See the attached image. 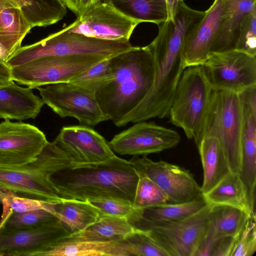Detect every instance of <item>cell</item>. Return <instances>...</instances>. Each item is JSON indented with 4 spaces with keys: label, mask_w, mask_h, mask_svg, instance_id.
I'll use <instances>...</instances> for the list:
<instances>
[{
    "label": "cell",
    "mask_w": 256,
    "mask_h": 256,
    "mask_svg": "<svg viewBox=\"0 0 256 256\" xmlns=\"http://www.w3.org/2000/svg\"><path fill=\"white\" fill-rule=\"evenodd\" d=\"M14 82L11 68L6 62H0V87L8 86Z\"/></svg>",
    "instance_id": "cell-41"
},
{
    "label": "cell",
    "mask_w": 256,
    "mask_h": 256,
    "mask_svg": "<svg viewBox=\"0 0 256 256\" xmlns=\"http://www.w3.org/2000/svg\"><path fill=\"white\" fill-rule=\"evenodd\" d=\"M137 183L133 202L134 209H142L169 203L164 192L150 178L138 173Z\"/></svg>",
    "instance_id": "cell-33"
},
{
    "label": "cell",
    "mask_w": 256,
    "mask_h": 256,
    "mask_svg": "<svg viewBox=\"0 0 256 256\" xmlns=\"http://www.w3.org/2000/svg\"><path fill=\"white\" fill-rule=\"evenodd\" d=\"M12 6H18V4L12 0H0V16L2 12L6 8Z\"/></svg>",
    "instance_id": "cell-43"
},
{
    "label": "cell",
    "mask_w": 256,
    "mask_h": 256,
    "mask_svg": "<svg viewBox=\"0 0 256 256\" xmlns=\"http://www.w3.org/2000/svg\"><path fill=\"white\" fill-rule=\"evenodd\" d=\"M138 177L129 160L116 156L98 163L72 164L52 173L48 179L63 199L112 198L132 204Z\"/></svg>",
    "instance_id": "cell-1"
},
{
    "label": "cell",
    "mask_w": 256,
    "mask_h": 256,
    "mask_svg": "<svg viewBox=\"0 0 256 256\" xmlns=\"http://www.w3.org/2000/svg\"><path fill=\"white\" fill-rule=\"evenodd\" d=\"M250 215L233 206H212L210 230L216 239L228 236H236L242 230Z\"/></svg>",
    "instance_id": "cell-30"
},
{
    "label": "cell",
    "mask_w": 256,
    "mask_h": 256,
    "mask_svg": "<svg viewBox=\"0 0 256 256\" xmlns=\"http://www.w3.org/2000/svg\"><path fill=\"white\" fill-rule=\"evenodd\" d=\"M113 78L96 92L108 120L116 126L142 100L154 80L152 50L149 45L133 46L109 58Z\"/></svg>",
    "instance_id": "cell-2"
},
{
    "label": "cell",
    "mask_w": 256,
    "mask_h": 256,
    "mask_svg": "<svg viewBox=\"0 0 256 256\" xmlns=\"http://www.w3.org/2000/svg\"><path fill=\"white\" fill-rule=\"evenodd\" d=\"M102 215L126 218L132 213V203L126 200L107 198L88 200Z\"/></svg>",
    "instance_id": "cell-37"
},
{
    "label": "cell",
    "mask_w": 256,
    "mask_h": 256,
    "mask_svg": "<svg viewBox=\"0 0 256 256\" xmlns=\"http://www.w3.org/2000/svg\"><path fill=\"white\" fill-rule=\"evenodd\" d=\"M113 77L114 72L110 60L107 58L90 67L68 82L96 94Z\"/></svg>",
    "instance_id": "cell-32"
},
{
    "label": "cell",
    "mask_w": 256,
    "mask_h": 256,
    "mask_svg": "<svg viewBox=\"0 0 256 256\" xmlns=\"http://www.w3.org/2000/svg\"><path fill=\"white\" fill-rule=\"evenodd\" d=\"M224 18L222 0H214L202 19L184 39L182 55L186 68L201 66L208 58L222 28Z\"/></svg>",
    "instance_id": "cell-17"
},
{
    "label": "cell",
    "mask_w": 256,
    "mask_h": 256,
    "mask_svg": "<svg viewBox=\"0 0 256 256\" xmlns=\"http://www.w3.org/2000/svg\"><path fill=\"white\" fill-rule=\"evenodd\" d=\"M201 66L214 90L240 94L256 86V56L235 49L211 52Z\"/></svg>",
    "instance_id": "cell-9"
},
{
    "label": "cell",
    "mask_w": 256,
    "mask_h": 256,
    "mask_svg": "<svg viewBox=\"0 0 256 256\" xmlns=\"http://www.w3.org/2000/svg\"><path fill=\"white\" fill-rule=\"evenodd\" d=\"M48 142L36 126L6 119L0 123V166H20L30 163Z\"/></svg>",
    "instance_id": "cell-13"
},
{
    "label": "cell",
    "mask_w": 256,
    "mask_h": 256,
    "mask_svg": "<svg viewBox=\"0 0 256 256\" xmlns=\"http://www.w3.org/2000/svg\"><path fill=\"white\" fill-rule=\"evenodd\" d=\"M207 204L238 208L248 214H255L248 190L240 173L230 171L215 186L202 194Z\"/></svg>",
    "instance_id": "cell-21"
},
{
    "label": "cell",
    "mask_w": 256,
    "mask_h": 256,
    "mask_svg": "<svg viewBox=\"0 0 256 256\" xmlns=\"http://www.w3.org/2000/svg\"><path fill=\"white\" fill-rule=\"evenodd\" d=\"M216 240L210 228L198 245L194 256H212Z\"/></svg>",
    "instance_id": "cell-40"
},
{
    "label": "cell",
    "mask_w": 256,
    "mask_h": 256,
    "mask_svg": "<svg viewBox=\"0 0 256 256\" xmlns=\"http://www.w3.org/2000/svg\"><path fill=\"white\" fill-rule=\"evenodd\" d=\"M72 164L53 141L48 142L32 162L20 166H0V190L15 196L56 203L62 200L48 178Z\"/></svg>",
    "instance_id": "cell-3"
},
{
    "label": "cell",
    "mask_w": 256,
    "mask_h": 256,
    "mask_svg": "<svg viewBox=\"0 0 256 256\" xmlns=\"http://www.w3.org/2000/svg\"><path fill=\"white\" fill-rule=\"evenodd\" d=\"M4 62V61H2V60H1L0 59V62Z\"/></svg>",
    "instance_id": "cell-45"
},
{
    "label": "cell",
    "mask_w": 256,
    "mask_h": 256,
    "mask_svg": "<svg viewBox=\"0 0 256 256\" xmlns=\"http://www.w3.org/2000/svg\"><path fill=\"white\" fill-rule=\"evenodd\" d=\"M36 89L44 104L62 118H74L87 126H95L108 120L95 93L68 82L50 84Z\"/></svg>",
    "instance_id": "cell-10"
},
{
    "label": "cell",
    "mask_w": 256,
    "mask_h": 256,
    "mask_svg": "<svg viewBox=\"0 0 256 256\" xmlns=\"http://www.w3.org/2000/svg\"><path fill=\"white\" fill-rule=\"evenodd\" d=\"M60 220L50 210L38 209L17 212L10 211L1 218L0 226L8 230H28L52 226Z\"/></svg>",
    "instance_id": "cell-31"
},
{
    "label": "cell",
    "mask_w": 256,
    "mask_h": 256,
    "mask_svg": "<svg viewBox=\"0 0 256 256\" xmlns=\"http://www.w3.org/2000/svg\"><path fill=\"white\" fill-rule=\"evenodd\" d=\"M32 90L14 82L0 87V118L18 120L34 119L44 103Z\"/></svg>",
    "instance_id": "cell-19"
},
{
    "label": "cell",
    "mask_w": 256,
    "mask_h": 256,
    "mask_svg": "<svg viewBox=\"0 0 256 256\" xmlns=\"http://www.w3.org/2000/svg\"><path fill=\"white\" fill-rule=\"evenodd\" d=\"M140 22L124 14L108 0L100 1L67 26L70 32L96 38L129 40Z\"/></svg>",
    "instance_id": "cell-12"
},
{
    "label": "cell",
    "mask_w": 256,
    "mask_h": 256,
    "mask_svg": "<svg viewBox=\"0 0 256 256\" xmlns=\"http://www.w3.org/2000/svg\"><path fill=\"white\" fill-rule=\"evenodd\" d=\"M108 58L96 54H77L41 58L11 68L12 78L32 89L68 82L90 67Z\"/></svg>",
    "instance_id": "cell-7"
},
{
    "label": "cell",
    "mask_w": 256,
    "mask_h": 256,
    "mask_svg": "<svg viewBox=\"0 0 256 256\" xmlns=\"http://www.w3.org/2000/svg\"><path fill=\"white\" fill-rule=\"evenodd\" d=\"M236 236H224L216 240L212 256H230Z\"/></svg>",
    "instance_id": "cell-38"
},
{
    "label": "cell",
    "mask_w": 256,
    "mask_h": 256,
    "mask_svg": "<svg viewBox=\"0 0 256 256\" xmlns=\"http://www.w3.org/2000/svg\"><path fill=\"white\" fill-rule=\"evenodd\" d=\"M256 251V214H250L236 236L230 256H252Z\"/></svg>",
    "instance_id": "cell-36"
},
{
    "label": "cell",
    "mask_w": 256,
    "mask_h": 256,
    "mask_svg": "<svg viewBox=\"0 0 256 256\" xmlns=\"http://www.w3.org/2000/svg\"><path fill=\"white\" fill-rule=\"evenodd\" d=\"M42 256H128L120 241L62 240Z\"/></svg>",
    "instance_id": "cell-26"
},
{
    "label": "cell",
    "mask_w": 256,
    "mask_h": 256,
    "mask_svg": "<svg viewBox=\"0 0 256 256\" xmlns=\"http://www.w3.org/2000/svg\"><path fill=\"white\" fill-rule=\"evenodd\" d=\"M32 28L18 6L6 8L0 16V44L10 56L22 46L26 35Z\"/></svg>",
    "instance_id": "cell-28"
},
{
    "label": "cell",
    "mask_w": 256,
    "mask_h": 256,
    "mask_svg": "<svg viewBox=\"0 0 256 256\" xmlns=\"http://www.w3.org/2000/svg\"><path fill=\"white\" fill-rule=\"evenodd\" d=\"M208 204L203 197L194 200L166 203L142 209H134L127 219L134 229L180 220L198 212Z\"/></svg>",
    "instance_id": "cell-18"
},
{
    "label": "cell",
    "mask_w": 256,
    "mask_h": 256,
    "mask_svg": "<svg viewBox=\"0 0 256 256\" xmlns=\"http://www.w3.org/2000/svg\"><path fill=\"white\" fill-rule=\"evenodd\" d=\"M10 55L7 50L0 44V59L6 62Z\"/></svg>",
    "instance_id": "cell-44"
},
{
    "label": "cell",
    "mask_w": 256,
    "mask_h": 256,
    "mask_svg": "<svg viewBox=\"0 0 256 256\" xmlns=\"http://www.w3.org/2000/svg\"><path fill=\"white\" fill-rule=\"evenodd\" d=\"M146 156H133L129 162L138 173L150 178L164 192L169 203L202 198L200 186L188 170L164 161H153Z\"/></svg>",
    "instance_id": "cell-11"
},
{
    "label": "cell",
    "mask_w": 256,
    "mask_h": 256,
    "mask_svg": "<svg viewBox=\"0 0 256 256\" xmlns=\"http://www.w3.org/2000/svg\"><path fill=\"white\" fill-rule=\"evenodd\" d=\"M214 90L201 66L185 68L177 85L169 110L172 124L182 128L188 139H196Z\"/></svg>",
    "instance_id": "cell-6"
},
{
    "label": "cell",
    "mask_w": 256,
    "mask_h": 256,
    "mask_svg": "<svg viewBox=\"0 0 256 256\" xmlns=\"http://www.w3.org/2000/svg\"><path fill=\"white\" fill-rule=\"evenodd\" d=\"M122 12L140 22L158 25L168 20L166 0H107Z\"/></svg>",
    "instance_id": "cell-29"
},
{
    "label": "cell",
    "mask_w": 256,
    "mask_h": 256,
    "mask_svg": "<svg viewBox=\"0 0 256 256\" xmlns=\"http://www.w3.org/2000/svg\"><path fill=\"white\" fill-rule=\"evenodd\" d=\"M120 242L128 256H168L144 230L134 229Z\"/></svg>",
    "instance_id": "cell-34"
},
{
    "label": "cell",
    "mask_w": 256,
    "mask_h": 256,
    "mask_svg": "<svg viewBox=\"0 0 256 256\" xmlns=\"http://www.w3.org/2000/svg\"><path fill=\"white\" fill-rule=\"evenodd\" d=\"M203 169L202 194L215 186L230 170L226 154L218 140L203 138L196 145Z\"/></svg>",
    "instance_id": "cell-22"
},
{
    "label": "cell",
    "mask_w": 256,
    "mask_h": 256,
    "mask_svg": "<svg viewBox=\"0 0 256 256\" xmlns=\"http://www.w3.org/2000/svg\"><path fill=\"white\" fill-rule=\"evenodd\" d=\"M224 18L222 28L211 52L234 49L240 23L256 8V0H222Z\"/></svg>",
    "instance_id": "cell-23"
},
{
    "label": "cell",
    "mask_w": 256,
    "mask_h": 256,
    "mask_svg": "<svg viewBox=\"0 0 256 256\" xmlns=\"http://www.w3.org/2000/svg\"><path fill=\"white\" fill-rule=\"evenodd\" d=\"M52 212L70 234L81 231L97 220L102 214L88 200L63 199L53 203Z\"/></svg>",
    "instance_id": "cell-24"
},
{
    "label": "cell",
    "mask_w": 256,
    "mask_h": 256,
    "mask_svg": "<svg viewBox=\"0 0 256 256\" xmlns=\"http://www.w3.org/2000/svg\"><path fill=\"white\" fill-rule=\"evenodd\" d=\"M234 49L256 56V8L241 21Z\"/></svg>",
    "instance_id": "cell-35"
},
{
    "label": "cell",
    "mask_w": 256,
    "mask_h": 256,
    "mask_svg": "<svg viewBox=\"0 0 256 256\" xmlns=\"http://www.w3.org/2000/svg\"><path fill=\"white\" fill-rule=\"evenodd\" d=\"M180 140L176 131L142 121L115 135L108 144L119 154L134 156L161 152L174 147Z\"/></svg>",
    "instance_id": "cell-14"
},
{
    "label": "cell",
    "mask_w": 256,
    "mask_h": 256,
    "mask_svg": "<svg viewBox=\"0 0 256 256\" xmlns=\"http://www.w3.org/2000/svg\"><path fill=\"white\" fill-rule=\"evenodd\" d=\"M243 112L238 94L214 90L196 146L204 137L214 136L219 141L232 172L241 169V139Z\"/></svg>",
    "instance_id": "cell-4"
},
{
    "label": "cell",
    "mask_w": 256,
    "mask_h": 256,
    "mask_svg": "<svg viewBox=\"0 0 256 256\" xmlns=\"http://www.w3.org/2000/svg\"><path fill=\"white\" fill-rule=\"evenodd\" d=\"M212 206L208 204L185 219L148 226L146 231L168 256H194L210 226Z\"/></svg>",
    "instance_id": "cell-8"
},
{
    "label": "cell",
    "mask_w": 256,
    "mask_h": 256,
    "mask_svg": "<svg viewBox=\"0 0 256 256\" xmlns=\"http://www.w3.org/2000/svg\"><path fill=\"white\" fill-rule=\"evenodd\" d=\"M16 2L32 28L46 27L62 20L67 14L62 0H12Z\"/></svg>",
    "instance_id": "cell-27"
},
{
    "label": "cell",
    "mask_w": 256,
    "mask_h": 256,
    "mask_svg": "<svg viewBox=\"0 0 256 256\" xmlns=\"http://www.w3.org/2000/svg\"><path fill=\"white\" fill-rule=\"evenodd\" d=\"M183 0H166L168 20L174 22L175 14L180 2Z\"/></svg>",
    "instance_id": "cell-42"
},
{
    "label": "cell",
    "mask_w": 256,
    "mask_h": 256,
    "mask_svg": "<svg viewBox=\"0 0 256 256\" xmlns=\"http://www.w3.org/2000/svg\"><path fill=\"white\" fill-rule=\"evenodd\" d=\"M129 40H105L70 32L66 26L34 44L21 46L7 60L10 68L46 56L96 54L108 58L131 49Z\"/></svg>",
    "instance_id": "cell-5"
},
{
    "label": "cell",
    "mask_w": 256,
    "mask_h": 256,
    "mask_svg": "<svg viewBox=\"0 0 256 256\" xmlns=\"http://www.w3.org/2000/svg\"><path fill=\"white\" fill-rule=\"evenodd\" d=\"M134 230L127 218L102 215L84 230L72 233L60 241H120Z\"/></svg>",
    "instance_id": "cell-25"
},
{
    "label": "cell",
    "mask_w": 256,
    "mask_h": 256,
    "mask_svg": "<svg viewBox=\"0 0 256 256\" xmlns=\"http://www.w3.org/2000/svg\"><path fill=\"white\" fill-rule=\"evenodd\" d=\"M70 234L62 222L28 230H8L0 226V256H42Z\"/></svg>",
    "instance_id": "cell-15"
},
{
    "label": "cell",
    "mask_w": 256,
    "mask_h": 256,
    "mask_svg": "<svg viewBox=\"0 0 256 256\" xmlns=\"http://www.w3.org/2000/svg\"><path fill=\"white\" fill-rule=\"evenodd\" d=\"M54 142L72 164L98 163L116 156L102 135L85 125L62 127Z\"/></svg>",
    "instance_id": "cell-16"
},
{
    "label": "cell",
    "mask_w": 256,
    "mask_h": 256,
    "mask_svg": "<svg viewBox=\"0 0 256 256\" xmlns=\"http://www.w3.org/2000/svg\"><path fill=\"white\" fill-rule=\"evenodd\" d=\"M242 106L240 176L245 184L252 206L254 208L256 184V114Z\"/></svg>",
    "instance_id": "cell-20"
},
{
    "label": "cell",
    "mask_w": 256,
    "mask_h": 256,
    "mask_svg": "<svg viewBox=\"0 0 256 256\" xmlns=\"http://www.w3.org/2000/svg\"><path fill=\"white\" fill-rule=\"evenodd\" d=\"M67 8L78 16L102 0H62Z\"/></svg>",
    "instance_id": "cell-39"
}]
</instances>
